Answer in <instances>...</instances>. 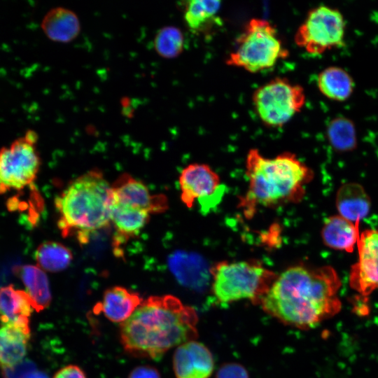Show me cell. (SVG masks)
<instances>
[{
  "mask_svg": "<svg viewBox=\"0 0 378 378\" xmlns=\"http://www.w3.org/2000/svg\"><path fill=\"white\" fill-rule=\"evenodd\" d=\"M346 22L342 13L321 5L311 9L297 29L296 45L311 55H321L344 45Z\"/></svg>",
  "mask_w": 378,
  "mask_h": 378,
  "instance_id": "cell-9",
  "label": "cell"
},
{
  "mask_svg": "<svg viewBox=\"0 0 378 378\" xmlns=\"http://www.w3.org/2000/svg\"><path fill=\"white\" fill-rule=\"evenodd\" d=\"M30 337L29 327L9 323L0 325V368L7 369L23 360Z\"/></svg>",
  "mask_w": 378,
  "mask_h": 378,
  "instance_id": "cell-16",
  "label": "cell"
},
{
  "mask_svg": "<svg viewBox=\"0 0 378 378\" xmlns=\"http://www.w3.org/2000/svg\"><path fill=\"white\" fill-rule=\"evenodd\" d=\"M246 175L248 188L239 207L250 218L259 207L272 208L299 201L312 173L292 153L284 152L269 158L252 148L246 159Z\"/></svg>",
  "mask_w": 378,
  "mask_h": 378,
  "instance_id": "cell-3",
  "label": "cell"
},
{
  "mask_svg": "<svg viewBox=\"0 0 378 378\" xmlns=\"http://www.w3.org/2000/svg\"><path fill=\"white\" fill-rule=\"evenodd\" d=\"M340 287L332 267L296 265L277 274L260 304L283 323L309 329L339 313Z\"/></svg>",
  "mask_w": 378,
  "mask_h": 378,
  "instance_id": "cell-1",
  "label": "cell"
},
{
  "mask_svg": "<svg viewBox=\"0 0 378 378\" xmlns=\"http://www.w3.org/2000/svg\"><path fill=\"white\" fill-rule=\"evenodd\" d=\"M143 302L141 296L121 286L107 289L102 301L94 307L96 313L103 312L113 322H124Z\"/></svg>",
  "mask_w": 378,
  "mask_h": 378,
  "instance_id": "cell-14",
  "label": "cell"
},
{
  "mask_svg": "<svg viewBox=\"0 0 378 378\" xmlns=\"http://www.w3.org/2000/svg\"><path fill=\"white\" fill-rule=\"evenodd\" d=\"M150 214L146 211L113 202L111 223L116 231L115 241L120 244L136 235L147 223Z\"/></svg>",
  "mask_w": 378,
  "mask_h": 378,
  "instance_id": "cell-23",
  "label": "cell"
},
{
  "mask_svg": "<svg viewBox=\"0 0 378 378\" xmlns=\"http://www.w3.org/2000/svg\"><path fill=\"white\" fill-rule=\"evenodd\" d=\"M41 27L49 39L59 43L72 41L79 35L81 29L77 14L63 6L50 9L43 16Z\"/></svg>",
  "mask_w": 378,
  "mask_h": 378,
  "instance_id": "cell-15",
  "label": "cell"
},
{
  "mask_svg": "<svg viewBox=\"0 0 378 378\" xmlns=\"http://www.w3.org/2000/svg\"><path fill=\"white\" fill-rule=\"evenodd\" d=\"M59 227L63 234L76 232L80 241L111 223L112 186L97 170L72 181L55 199Z\"/></svg>",
  "mask_w": 378,
  "mask_h": 378,
  "instance_id": "cell-4",
  "label": "cell"
},
{
  "mask_svg": "<svg viewBox=\"0 0 378 378\" xmlns=\"http://www.w3.org/2000/svg\"><path fill=\"white\" fill-rule=\"evenodd\" d=\"M195 309L172 295L151 296L120 326V341L127 353L159 359L168 350L197 337Z\"/></svg>",
  "mask_w": 378,
  "mask_h": 378,
  "instance_id": "cell-2",
  "label": "cell"
},
{
  "mask_svg": "<svg viewBox=\"0 0 378 378\" xmlns=\"http://www.w3.org/2000/svg\"><path fill=\"white\" fill-rule=\"evenodd\" d=\"M305 102L304 88L283 77L270 80L252 94L256 114L266 126L272 127L284 125L302 110Z\"/></svg>",
  "mask_w": 378,
  "mask_h": 378,
  "instance_id": "cell-7",
  "label": "cell"
},
{
  "mask_svg": "<svg viewBox=\"0 0 378 378\" xmlns=\"http://www.w3.org/2000/svg\"><path fill=\"white\" fill-rule=\"evenodd\" d=\"M288 56V50L275 26L267 20L253 18L237 38L225 63L256 73L274 66L279 59Z\"/></svg>",
  "mask_w": 378,
  "mask_h": 378,
  "instance_id": "cell-6",
  "label": "cell"
},
{
  "mask_svg": "<svg viewBox=\"0 0 378 378\" xmlns=\"http://www.w3.org/2000/svg\"><path fill=\"white\" fill-rule=\"evenodd\" d=\"M33 307L27 293L8 285L0 288V321L29 327V316Z\"/></svg>",
  "mask_w": 378,
  "mask_h": 378,
  "instance_id": "cell-17",
  "label": "cell"
},
{
  "mask_svg": "<svg viewBox=\"0 0 378 378\" xmlns=\"http://www.w3.org/2000/svg\"><path fill=\"white\" fill-rule=\"evenodd\" d=\"M211 290L217 302L249 300L260 304L277 276L255 260L220 261L211 269Z\"/></svg>",
  "mask_w": 378,
  "mask_h": 378,
  "instance_id": "cell-5",
  "label": "cell"
},
{
  "mask_svg": "<svg viewBox=\"0 0 378 378\" xmlns=\"http://www.w3.org/2000/svg\"><path fill=\"white\" fill-rule=\"evenodd\" d=\"M169 265L178 282L192 289H203L211 279L203 263H199V259L190 254L176 253L169 258Z\"/></svg>",
  "mask_w": 378,
  "mask_h": 378,
  "instance_id": "cell-21",
  "label": "cell"
},
{
  "mask_svg": "<svg viewBox=\"0 0 378 378\" xmlns=\"http://www.w3.org/2000/svg\"><path fill=\"white\" fill-rule=\"evenodd\" d=\"M317 87L326 98L335 102H344L352 94L354 82L344 69L332 66L318 74Z\"/></svg>",
  "mask_w": 378,
  "mask_h": 378,
  "instance_id": "cell-22",
  "label": "cell"
},
{
  "mask_svg": "<svg viewBox=\"0 0 378 378\" xmlns=\"http://www.w3.org/2000/svg\"><path fill=\"white\" fill-rule=\"evenodd\" d=\"M24 378H48V377L43 372L35 370L27 374Z\"/></svg>",
  "mask_w": 378,
  "mask_h": 378,
  "instance_id": "cell-32",
  "label": "cell"
},
{
  "mask_svg": "<svg viewBox=\"0 0 378 378\" xmlns=\"http://www.w3.org/2000/svg\"><path fill=\"white\" fill-rule=\"evenodd\" d=\"M35 370L36 366L32 362L23 360L11 368L3 370V378H24Z\"/></svg>",
  "mask_w": 378,
  "mask_h": 378,
  "instance_id": "cell-29",
  "label": "cell"
},
{
  "mask_svg": "<svg viewBox=\"0 0 378 378\" xmlns=\"http://www.w3.org/2000/svg\"><path fill=\"white\" fill-rule=\"evenodd\" d=\"M15 273L24 284L33 309L41 312L48 308L52 300L48 278L38 265H25L15 267Z\"/></svg>",
  "mask_w": 378,
  "mask_h": 378,
  "instance_id": "cell-20",
  "label": "cell"
},
{
  "mask_svg": "<svg viewBox=\"0 0 378 378\" xmlns=\"http://www.w3.org/2000/svg\"><path fill=\"white\" fill-rule=\"evenodd\" d=\"M37 265L42 270L57 272L67 268L72 260L71 251L56 241L42 243L35 252Z\"/></svg>",
  "mask_w": 378,
  "mask_h": 378,
  "instance_id": "cell-25",
  "label": "cell"
},
{
  "mask_svg": "<svg viewBox=\"0 0 378 378\" xmlns=\"http://www.w3.org/2000/svg\"><path fill=\"white\" fill-rule=\"evenodd\" d=\"M127 378H160L159 372L153 367L141 365L135 368Z\"/></svg>",
  "mask_w": 378,
  "mask_h": 378,
  "instance_id": "cell-31",
  "label": "cell"
},
{
  "mask_svg": "<svg viewBox=\"0 0 378 378\" xmlns=\"http://www.w3.org/2000/svg\"><path fill=\"white\" fill-rule=\"evenodd\" d=\"M181 199L191 208L195 202H200L202 208L207 209L211 203L218 202L223 195L220 178L208 164L192 163L186 167L178 178Z\"/></svg>",
  "mask_w": 378,
  "mask_h": 378,
  "instance_id": "cell-10",
  "label": "cell"
},
{
  "mask_svg": "<svg viewBox=\"0 0 378 378\" xmlns=\"http://www.w3.org/2000/svg\"><path fill=\"white\" fill-rule=\"evenodd\" d=\"M173 368L177 378H209L214 371V361L206 346L192 340L176 349Z\"/></svg>",
  "mask_w": 378,
  "mask_h": 378,
  "instance_id": "cell-12",
  "label": "cell"
},
{
  "mask_svg": "<svg viewBox=\"0 0 378 378\" xmlns=\"http://www.w3.org/2000/svg\"><path fill=\"white\" fill-rule=\"evenodd\" d=\"M359 224H355L340 215L328 218L322 227L323 243L328 247L352 252L360 236Z\"/></svg>",
  "mask_w": 378,
  "mask_h": 378,
  "instance_id": "cell-19",
  "label": "cell"
},
{
  "mask_svg": "<svg viewBox=\"0 0 378 378\" xmlns=\"http://www.w3.org/2000/svg\"><path fill=\"white\" fill-rule=\"evenodd\" d=\"M112 186L113 202L136 208L150 214L165 209V197L153 195L147 187L127 174L121 175Z\"/></svg>",
  "mask_w": 378,
  "mask_h": 378,
  "instance_id": "cell-13",
  "label": "cell"
},
{
  "mask_svg": "<svg viewBox=\"0 0 378 378\" xmlns=\"http://www.w3.org/2000/svg\"><path fill=\"white\" fill-rule=\"evenodd\" d=\"M153 46L155 52L162 57H176L184 48L183 34L179 28L174 26L162 27L154 37Z\"/></svg>",
  "mask_w": 378,
  "mask_h": 378,
  "instance_id": "cell-27",
  "label": "cell"
},
{
  "mask_svg": "<svg viewBox=\"0 0 378 378\" xmlns=\"http://www.w3.org/2000/svg\"><path fill=\"white\" fill-rule=\"evenodd\" d=\"M217 0H191L185 8L184 20L194 32H201L212 22H216V15L220 7Z\"/></svg>",
  "mask_w": 378,
  "mask_h": 378,
  "instance_id": "cell-24",
  "label": "cell"
},
{
  "mask_svg": "<svg viewBox=\"0 0 378 378\" xmlns=\"http://www.w3.org/2000/svg\"><path fill=\"white\" fill-rule=\"evenodd\" d=\"M370 206L369 196L358 183H345L337 192L336 206L339 215L355 224H359L367 216Z\"/></svg>",
  "mask_w": 378,
  "mask_h": 378,
  "instance_id": "cell-18",
  "label": "cell"
},
{
  "mask_svg": "<svg viewBox=\"0 0 378 378\" xmlns=\"http://www.w3.org/2000/svg\"><path fill=\"white\" fill-rule=\"evenodd\" d=\"M327 136L330 145L337 151L352 150L357 144L354 123L345 117L335 118L329 122Z\"/></svg>",
  "mask_w": 378,
  "mask_h": 378,
  "instance_id": "cell-26",
  "label": "cell"
},
{
  "mask_svg": "<svg viewBox=\"0 0 378 378\" xmlns=\"http://www.w3.org/2000/svg\"><path fill=\"white\" fill-rule=\"evenodd\" d=\"M37 141L36 132L28 130L0 149V194L22 190L35 180L41 165Z\"/></svg>",
  "mask_w": 378,
  "mask_h": 378,
  "instance_id": "cell-8",
  "label": "cell"
},
{
  "mask_svg": "<svg viewBox=\"0 0 378 378\" xmlns=\"http://www.w3.org/2000/svg\"><path fill=\"white\" fill-rule=\"evenodd\" d=\"M53 378H86V375L78 366L69 365L59 370Z\"/></svg>",
  "mask_w": 378,
  "mask_h": 378,
  "instance_id": "cell-30",
  "label": "cell"
},
{
  "mask_svg": "<svg viewBox=\"0 0 378 378\" xmlns=\"http://www.w3.org/2000/svg\"><path fill=\"white\" fill-rule=\"evenodd\" d=\"M356 246L358 258L351 267L349 284L361 296L368 297L378 288V230L360 232Z\"/></svg>",
  "mask_w": 378,
  "mask_h": 378,
  "instance_id": "cell-11",
  "label": "cell"
},
{
  "mask_svg": "<svg viewBox=\"0 0 378 378\" xmlns=\"http://www.w3.org/2000/svg\"><path fill=\"white\" fill-rule=\"evenodd\" d=\"M216 378H249L246 368L238 363H227L222 365Z\"/></svg>",
  "mask_w": 378,
  "mask_h": 378,
  "instance_id": "cell-28",
  "label": "cell"
}]
</instances>
